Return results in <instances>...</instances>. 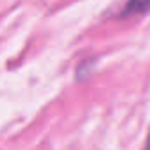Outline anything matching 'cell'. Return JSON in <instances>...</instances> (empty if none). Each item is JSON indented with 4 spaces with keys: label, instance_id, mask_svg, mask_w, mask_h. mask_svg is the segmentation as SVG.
I'll return each mask as SVG.
<instances>
[{
    "label": "cell",
    "instance_id": "cell-1",
    "mask_svg": "<svg viewBox=\"0 0 150 150\" xmlns=\"http://www.w3.org/2000/svg\"><path fill=\"white\" fill-rule=\"evenodd\" d=\"M150 13V0H127L120 16H136V14H146Z\"/></svg>",
    "mask_w": 150,
    "mask_h": 150
},
{
    "label": "cell",
    "instance_id": "cell-2",
    "mask_svg": "<svg viewBox=\"0 0 150 150\" xmlns=\"http://www.w3.org/2000/svg\"><path fill=\"white\" fill-rule=\"evenodd\" d=\"M145 150H150V136H148V139H146V148Z\"/></svg>",
    "mask_w": 150,
    "mask_h": 150
}]
</instances>
